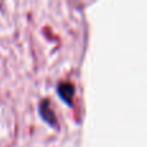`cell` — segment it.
Returning a JSON list of instances; mask_svg holds the SVG:
<instances>
[{"label": "cell", "mask_w": 147, "mask_h": 147, "mask_svg": "<svg viewBox=\"0 0 147 147\" xmlns=\"http://www.w3.org/2000/svg\"><path fill=\"white\" fill-rule=\"evenodd\" d=\"M57 94L62 99V102L71 106L74 94H75V88H74V85L70 81H62L57 86Z\"/></svg>", "instance_id": "cell-1"}, {"label": "cell", "mask_w": 147, "mask_h": 147, "mask_svg": "<svg viewBox=\"0 0 147 147\" xmlns=\"http://www.w3.org/2000/svg\"><path fill=\"white\" fill-rule=\"evenodd\" d=\"M39 112H40V116L41 119L44 120L45 123L51 124L52 127L56 125V115H54L53 110H52V106H51V102L48 99H43L40 102V106H39Z\"/></svg>", "instance_id": "cell-2"}]
</instances>
